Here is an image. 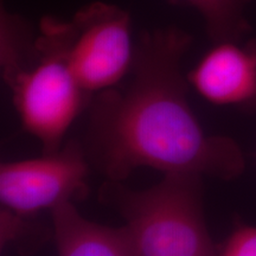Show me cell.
Here are the masks:
<instances>
[{
	"instance_id": "52a82bcc",
	"label": "cell",
	"mask_w": 256,
	"mask_h": 256,
	"mask_svg": "<svg viewBox=\"0 0 256 256\" xmlns=\"http://www.w3.org/2000/svg\"><path fill=\"white\" fill-rule=\"evenodd\" d=\"M58 256H139L124 226L112 228L83 217L72 202L51 210Z\"/></svg>"
},
{
	"instance_id": "8992f818",
	"label": "cell",
	"mask_w": 256,
	"mask_h": 256,
	"mask_svg": "<svg viewBox=\"0 0 256 256\" xmlns=\"http://www.w3.org/2000/svg\"><path fill=\"white\" fill-rule=\"evenodd\" d=\"M186 78L202 98L214 104H256V38L244 43L218 42Z\"/></svg>"
},
{
	"instance_id": "5b68a950",
	"label": "cell",
	"mask_w": 256,
	"mask_h": 256,
	"mask_svg": "<svg viewBox=\"0 0 256 256\" xmlns=\"http://www.w3.org/2000/svg\"><path fill=\"white\" fill-rule=\"evenodd\" d=\"M87 176V160L74 145L42 158L6 162L0 168V200L16 215L52 210L84 194Z\"/></svg>"
},
{
	"instance_id": "6da1fadb",
	"label": "cell",
	"mask_w": 256,
	"mask_h": 256,
	"mask_svg": "<svg viewBox=\"0 0 256 256\" xmlns=\"http://www.w3.org/2000/svg\"><path fill=\"white\" fill-rule=\"evenodd\" d=\"M191 43L179 28L144 34L132 78L124 87L102 92L92 108V153L108 180L134 170L162 174L238 177L244 158L232 138L208 134L191 110L182 58Z\"/></svg>"
},
{
	"instance_id": "ba28073f",
	"label": "cell",
	"mask_w": 256,
	"mask_h": 256,
	"mask_svg": "<svg viewBox=\"0 0 256 256\" xmlns=\"http://www.w3.org/2000/svg\"><path fill=\"white\" fill-rule=\"evenodd\" d=\"M196 10L206 24L208 34L216 43L240 40L250 30L244 16L249 0H183Z\"/></svg>"
},
{
	"instance_id": "3957f363",
	"label": "cell",
	"mask_w": 256,
	"mask_h": 256,
	"mask_svg": "<svg viewBox=\"0 0 256 256\" xmlns=\"http://www.w3.org/2000/svg\"><path fill=\"white\" fill-rule=\"evenodd\" d=\"M40 37L60 51L88 94L115 88L132 70V19L116 5L92 2L69 22L44 18Z\"/></svg>"
},
{
	"instance_id": "277c9868",
	"label": "cell",
	"mask_w": 256,
	"mask_h": 256,
	"mask_svg": "<svg viewBox=\"0 0 256 256\" xmlns=\"http://www.w3.org/2000/svg\"><path fill=\"white\" fill-rule=\"evenodd\" d=\"M34 49L37 57L34 62L4 70V78L23 127L51 153L56 152L78 118L88 92L80 86L60 51L44 38L38 37Z\"/></svg>"
},
{
	"instance_id": "7a4b0ae2",
	"label": "cell",
	"mask_w": 256,
	"mask_h": 256,
	"mask_svg": "<svg viewBox=\"0 0 256 256\" xmlns=\"http://www.w3.org/2000/svg\"><path fill=\"white\" fill-rule=\"evenodd\" d=\"M202 177L165 174L146 190L108 180L101 191L121 217L139 256H218L202 206Z\"/></svg>"
},
{
	"instance_id": "9c48e42d",
	"label": "cell",
	"mask_w": 256,
	"mask_h": 256,
	"mask_svg": "<svg viewBox=\"0 0 256 256\" xmlns=\"http://www.w3.org/2000/svg\"><path fill=\"white\" fill-rule=\"evenodd\" d=\"M218 256H256V226H240L229 236Z\"/></svg>"
}]
</instances>
